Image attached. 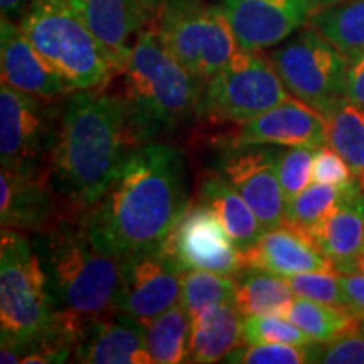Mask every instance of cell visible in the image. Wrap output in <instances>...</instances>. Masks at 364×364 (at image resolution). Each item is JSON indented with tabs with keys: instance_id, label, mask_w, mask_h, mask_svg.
Masks as SVG:
<instances>
[{
	"instance_id": "cell-1",
	"label": "cell",
	"mask_w": 364,
	"mask_h": 364,
	"mask_svg": "<svg viewBox=\"0 0 364 364\" xmlns=\"http://www.w3.org/2000/svg\"><path fill=\"white\" fill-rule=\"evenodd\" d=\"M189 204L182 150L149 142L132 150L83 215L105 247L125 260L162 248Z\"/></svg>"
},
{
	"instance_id": "cell-2",
	"label": "cell",
	"mask_w": 364,
	"mask_h": 364,
	"mask_svg": "<svg viewBox=\"0 0 364 364\" xmlns=\"http://www.w3.org/2000/svg\"><path fill=\"white\" fill-rule=\"evenodd\" d=\"M140 145L120 95L75 91L61 105L49 157L59 198L73 209L93 206L129 154Z\"/></svg>"
},
{
	"instance_id": "cell-3",
	"label": "cell",
	"mask_w": 364,
	"mask_h": 364,
	"mask_svg": "<svg viewBox=\"0 0 364 364\" xmlns=\"http://www.w3.org/2000/svg\"><path fill=\"white\" fill-rule=\"evenodd\" d=\"M54 311L76 334L118 311L124 260L95 235L83 209L68 208L51 226L33 235Z\"/></svg>"
},
{
	"instance_id": "cell-4",
	"label": "cell",
	"mask_w": 364,
	"mask_h": 364,
	"mask_svg": "<svg viewBox=\"0 0 364 364\" xmlns=\"http://www.w3.org/2000/svg\"><path fill=\"white\" fill-rule=\"evenodd\" d=\"M118 73L122 75L120 97L142 145L198 118L206 81L186 70L156 31L142 29L136 34Z\"/></svg>"
},
{
	"instance_id": "cell-5",
	"label": "cell",
	"mask_w": 364,
	"mask_h": 364,
	"mask_svg": "<svg viewBox=\"0 0 364 364\" xmlns=\"http://www.w3.org/2000/svg\"><path fill=\"white\" fill-rule=\"evenodd\" d=\"M19 27L71 90L105 88L117 75L110 54L66 0H33Z\"/></svg>"
},
{
	"instance_id": "cell-6",
	"label": "cell",
	"mask_w": 364,
	"mask_h": 364,
	"mask_svg": "<svg viewBox=\"0 0 364 364\" xmlns=\"http://www.w3.org/2000/svg\"><path fill=\"white\" fill-rule=\"evenodd\" d=\"M0 341L21 344L26 354L65 327L54 311L33 240L12 228H2L0 238Z\"/></svg>"
},
{
	"instance_id": "cell-7",
	"label": "cell",
	"mask_w": 364,
	"mask_h": 364,
	"mask_svg": "<svg viewBox=\"0 0 364 364\" xmlns=\"http://www.w3.org/2000/svg\"><path fill=\"white\" fill-rule=\"evenodd\" d=\"M154 31L172 56L203 81L223 70L240 49L223 9L204 0H166L157 9Z\"/></svg>"
},
{
	"instance_id": "cell-8",
	"label": "cell",
	"mask_w": 364,
	"mask_h": 364,
	"mask_svg": "<svg viewBox=\"0 0 364 364\" xmlns=\"http://www.w3.org/2000/svg\"><path fill=\"white\" fill-rule=\"evenodd\" d=\"M292 98L270 58L238 53L204 85L198 118L211 124H247Z\"/></svg>"
},
{
	"instance_id": "cell-9",
	"label": "cell",
	"mask_w": 364,
	"mask_h": 364,
	"mask_svg": "<svg viewBox=\"0 0 364 364\" xmlns=\"http://www.w3.org/2000/svg\"><path fill=\"white\" fill-rule=\"evenodd\" d=\"M268 58L292 97L321 115L346 97L349 58L314 27L299 29Z\"/></svg>"
},
{
	"instance_id": "cell-10",
	"label": "cell",
	"mask_w": 364,
	"mask_h": 364,
	"mask_svg": "<svg viewBox=\"0 0 364 364\" xmlns=\"http://www.w3.org/2000/svg\"><path fill=\"white\" fill-rule=\"evenodd\" d=\"M56 100L39 98L2 83L0 88V162L16 169L49 164L61 113Z\"/></svg>"
},
{
	"instance_id": "cell-11",
	"label": "cell",
	"mask_w": 364,
	"mask_h": 364,
	"mask_svg": "<svg viewBox=\"0 0 364 364\" xmlns=\"http://www.w3.org/2000/svg\"><path fill=\"white\" fill-rule=\"evenodd\" d=\"M279 152L275 145L225 147L216 166L218 174L250 204L267 231L285 223Z\"/></svg>"
},
{
	"instance_id": "cell-12",
	"label": "cell",
	"mask_w": 364,
	"mask_h": 364,
	"mask_svg": "<svg viewBox=\"0 0 364 364\" xmlns=\"http://www.w3.org/2000/svg\"><path fill=\"white\" fill-rule=\"evenodd\" d=\"M182 273L166 245L125 258L118 311L142 324L169 311L182 302Z\"/></svg>"
},
{
	"instance_id": "cell-13",
	"label": "cell",
	"mask_w": 364,
	"mask_h": 364,
	"mask_svg": "<svg viewBox=\"0 0 364 364\" xmlns=\"http://www.w3.org/2000/svg\"><path fill=\"white\" fill-rule=\"evenodd\" d=\"M174 260L182 270H208L236 277L247 268L243 253L211 208L199 201L193 204L177 223L166 241Z\"/></svg>"
},
{
	"instance_id": "cell-14",
	"label": "cell",
	"mask_w": 364,
	"mask_h": 364,
	"mask_svg": "<svg viewBox=\"0 0 364 364\" xmlns=\"http://www.w3.org/2000/svg\"><path fill=\"white\" fill-rule=\"evenodd\" d=\"M54 188L49 164L0 171V221L2 228L38 233L66 209Z\"/></svg>"
},
{
	"instance_id": "cell-15",
	"label": "cell",
	"mask_w": 364,
	"mask_h": 364,
	"mask_svg": "<svg viewBox=\"0 0 364 364\" xmlns=\"http://www.w3.org/2000/svg\"><path fill=\"white\" fill-rule=\"evenodd\" d=\"M240 49L263 51L307 26L316 0H221Z\"/></svg>"
},
{
	"instance_id": "cell-16",
	"label": "cell",
	"mask_w": 364,
	"mask_h": 364,
	"mask_svg": "<svg viewBox=\"0 0 364 364\" xmlns=\"http://www.w3.org/2000/svg\"><path fill=\"white\" fill-rule=\"evenodd\" d=\"M243 145L318 149L329 145L326 118L292 97L247 124H241L240 130L225 142V147Z\"/></svg>"
},
{
	"instance_id": "cell-17",
	"label": "cell",
	"mask_w": 364,
	"mask_h": 364,
	"mask_svg": "<svg viewBox=\"0 0 364 364\" xmlns=\"http://www.w3.org/2000/svg\"><path fill=\"white\" fill-rule=\"evenodd\" d=\"M73 359L85 364H154L144 324L120 311L85 326Z\"/></svg>"
},
{
	"instance_id": "cell-18",
	"label": "cell",
	"mask_w": 364,
	"mask_h": 364,
	"mask_svg": "<svg viewBox=\"0 0 364 364\" xmlns=\"http://www.w3.org/2000/svg\"><path fill=\"white\" fill-rule=\"evenodd\" d=\"M0 68L2 83L34 97L56 100L73 91L6 16L0 21Z\"/></svg>"
},
{
	"instance_id": "cell-19",
	"label": "cell",
	"mask_w": 364,
	"mask_h": 364,
	"mask_svg": "<svg viewBox=\"0 0 364 364\" xmlns=\"http://www.w3.org/2000/svg\"><path fill=\"white\" fill-rule=\"evenodd\" d=\"M245 265L289 279L309 272L336 270L329 257L318 250L311 236L287 225L273 228L243 253Z\"/></svg>"
},
{
	"instance_id": "cell-20",
	"label": "cell",
	"mask_w": 364,
	"mask_h": 364,
	"mask_svg": "<svg viewBox=\"0 0 364 364\" xmlns=\"http://www.w3.org/2000/svg\"><path fill=\"white\" fill-rule=\"evenodd\" d=\"M113 59L117 73L124 65L136 34L147 24L150 11L139 0H66Z\"/></svg>"
},
{
	"instance_id": "cell-21",
	"label": "cell",
	"mask_w": 364,
	"mask_h": 364,
	"mask_svg": "<svg viewBox=\"0 0 364 364\" xmlns=\"http://www.w3.org/2000/svg\"><path fill=\"white\" fill-rule=\"evenodd\" d=\"M311 238L331 258L336 272L351 273L353 263L363 255L364 188L361 182L344 191L343 201L312 231Z\"/></svg>"
},
{
	"instance_id": "cell-22",
	"label": "cell",
	"mask_w": 364,
	"mask_h": 364,
	"mask_svg": "<svg viewBox=\"0 0 364 364\" xmlns=\"http://www.w3.org/2000/svg\"><path fill=\"white\" fill-rule=\"evenodd\" d=\"M235 302L204 309L193 317L186 363H218L245 343L243 318Z\"/></svg>"
},
{
	"instance_id": "cell-23",
	"label": "cell",
	"mask_w": 364,
	"mask_h": 364,
	"mask_svg": "<svg viewBox=\"0 0 364 364\" xmlns=\"http://www.w3.org/2000/svg\"><path fill=\"white\" fill-rule=\"evenodd\" d=\"M199 201L216 213L241 253L252 248L267 231L250 204L220 174L208 176L201 182Z\"/></svg>"
},
{
	"instance_id": "cell-24",
	"label": "cell",
	"mask_w": 364,
	"mask_h": 364,
	"mask_svg": "<svg viewBox=\"0 0 364 364\" xmlns=\"http://www.w3.org/2000/svg\"><path fill=\"white\" fill-rule=\"evenodd\" d=\"M327 124V142L348 162L356 179L364 182V108L341 98L322 113Z\"/></svg>"
},
{
	"instance_id": "cell-25",
	"label": "cell",
	"mask_w": 364,
	"mask_h": 364,
	"mask_svg": "<svg viewBox=\"0 0 364 364\" xmlns=\"http://www.w3.org/2000/svg\"><path fill=\"white\" fill-rule=\"evenodd\" d=\"M236 279L235 306L241 316H265L275 314L282 316L295 294L282 277L258 270V268H243Z\"/></svg>"
},
{
	"instance_id": "cell-26",
	"label": "cell",
	"mask_w": 364,
	"mask_h": 364,
	"mask_svg": "<svg viewBox=\"0 0 364 364\" xmlns=\"http://www.w3.org/2000/svg\"><path fill=\"white\" fill-rule=\"evenodd\" d=\"M145 341L152 363L179 364L188 361L193 317L179 302L152 321L145 322Z\"/></svg>"
},
{
	"instance_id": "cell-27",
	"label": "cell",
	"mask_w": 364,
	"mask_h": 364,
	"mask_svg": "<svg viewBox=\"0 0 364 364\" xmlns=\"http://www.w3.org/2000/svg\"><path fill=\"white\" fill-rule=\"evenodd\" d=\"M307 26L318 31L349 59L364 53V0H346L317 9Z\"/></svg>"
},
{
	"instance_id": "cell-28",
	"label": "cell",
	"mask_w": 364,
	"mask_h": 364,
	"mask_svg": "<svg viewBox=\"0 0 364 364\" xmlns=\"http://www.w3.org/2000/svg\"><path fill=\"white\" fill-rule=\"evenodd\" d=\"M282 317L302 329L316 343L343 338L359 331V317L346 307L329 306L295 295Z\"/></svg>"
},
{
	"instance_id": "cell-29",
	"label": "cell",
	"mask_w": 364,
	"mask_h": 364,
	"mask_svg": "<svg viewBox=\"0 0 364 364\" xmlns=\"http://www.w3.org/2000/svg\"><path fill=\"white\" fill-rule=\"evenodd\" d=\"M344 191L336 186L314 182L292 201L285 203V223L311 236L312 231L339 206Z\"/></svg>"
},
{
	"instance_id": "cell-30",
	"label": "cell",
	"mask_w": 364,
	"mask_h": 364,
	"mask_svg": "<svg viewBox=\"0 0 364 364\" xmlns=\"http://www.w3.org/2000/svg\"><path fill=\"white\" fill-rule=\"evenodd\" d=\"M236 280L208 270H186L182 273V304L188 307L191 317L204 309L235 302Z\"/></svg>"
},
{
	"instance_id": "cell-31",
	"label": "cell",
	"mask_w": 364,
	"mask_h": 364,
	"mask_svg": "<svg viewBox=\"0 0 364 364\" xmlns=\"http://www.w3.org/2000/svg\"><path fill=\"white\" fill-rule=\"evenodd\" d=\"M243 336L248 344H295L311 346L316 343L312 338L292 324L289 318L265 314V316L243 317Z\"/></svg>"
},
{
	"instance_id": "cell-32",
	"label": "cell",
	"mask_w": 364,
	"mask_h": 364,
	"mask_svg": "<svg viewBox=\"0 0 364 364\" xmlns=\"http://www.w3.org/2000/svg\"><path fill=\"white\" fill-rule=\"evenodd\" d=\"M316 149L287 147L279 152V181L285 203L292 201L312 182Z\"/></svg>"
},
{
	"instance_id": "cell-33",
	"label": "cell",
	"mask_w": 364,
	"mask_h": 364,
	"mask_svg": "<svg viewBox=\"0 0 364 364\" xmlns=\"http://www.w3.org/2000/svg\"><path fill=\"white\" fill-rule=\"evenodd\" d=\"M231 364H302L309 363V346L243 343L225 358Z\"/></svg>"
},
{
	"instance_id": "cell-34",
	"label": "cell",
	"mask_w": 364,
	"mask_h": 364,
	"mask_svg": "<svg viewBox=\"0 0 364 364\" xmlns=\"http://www.w3.org/2000/svg\"><path fill=\"white\" fill-rule=\"evenodd\" d=\"M297 297L311 299L329 306L346 307V297L339 282V272H309L285 279ZM348 309V307H346Z\"/></svg>"
},
{
	"instance_id": "cell-35",
	"label": "cell",
	"mask_w": 364,
	"mask_h": 364,
	"mask_svg": "<svg viewBox=\"0 0 364 364\" xmlns=\"http://www.w3.org/2000/svg\"><path fill=\"white\" fill-rule=\"evenodd\" d=\"M309 363L364 364V334L358 331L327 343H312Z\"/></svg>"
},
{
	"instance_id": "cell-36",
	"label": "cell",
	"mask_w": 364,
	"mask_h": 364,
	"mask_svg": "<svg viewBox=\"0 0 364 364\" xmlns=\"http://www.w3.org/2000/svg\"><path fill=\"white\" fill-rule=\"evenodd\" d=\"M312 182L336 186L339 189H348L358 184L359 181L354 177L353 171L349 169L348 162L331 145L329 147L322 145V147L316 149V156H314Z\"/></svg>"
},
{
	"instance_id": "cell-37",
	"label": "cell",
	"mask_w": 364,
	"mask_h": 364,
	"mask_svg": "<svg viewBox=\"0 0 364 364\" xmlns=\"http://www.w3.org/2000/svg\"><path fill=\"white\" fill-rule=\"evenodd\" d=\"M339 282L346 297V307L354 316H364V275L363 273H339Z\"/></svg>"
},
{
	"instance_id": "cell-38",
	"label": "cell",
	"mask_w": 364,
	"mask_h": 364,
	"mask_svg": "<svg viewBox=\"0 0 364 364\" xmlns=\"http://www.w3.org/2000/svg\"><path fill=\"white\" fill-rule=\"evenodd\" d=\"M346 98L364 108V53L349 59L346 75Z\"/></svg>"
},
{
	"instance_id": "cell-39",
	"label": "cell",
	"mask_w": 364,
	"mask_h": 364,
	"mask_svg": "<svg viewBox=\"0 0 364 364\" xmlns=\"http://www.w3.org/2000/svg\"><path fill=\"white\" fill-rule=\"evenodd\" d=\"M33 0H0V9H2V16L16 17L22 16L27 7L31 6Z\"/></svg>"
},
{
	"instance_id": "cell-40",
	"label": "cell",
	"mask_w": 364,
	"mask_h": 364,
	"mask_svg": "<svg viewBox=\"0 0 364 364\" xmlns=\"http://www.w3.org/2000/svg\"><path fill=\"white\" fill-rule=\"evenodd\" d=\"M140 4H142V6L147 9V11H150V12H154V11H157L159 7L162 6L164 2H166V0H139Z\"/></svg>"
},
{
	"instance_id": "cell-41",
	"label": "cell",
	"mask_w": 364,
	"mask_h": 364,
	"mask_svg": "<svg viewBox=\"0 0 364 364\" xmlns=\"http://www.w3.org/2000/svg\"><path fill=\"white\" fill-rule=\"evenodd\" d=\"M338 2H346V0H316L317 9L326 7V6H332V4H338Z\"/></svg>"
},
{
	"instance_id": "cell-42",
	"label": "cell",
	"mask_w": 364,
	"mask_h": 364,
	"mask_svg": "<svg viewBox=\"0 0 364 364\" xmlns=\"http://www.w3.org/2000/svg\"><path fill=\"white\" fill-rule=\"evenodd\" d=\"M359 332L364 334V316L359 317Z\"/></svg>"
},
{
	"instance_id": "cell-43",
	"label": "cell",
	"mask_w": 364,
	"mask_h": 364,
	"mask_svg": "<svg viewBox=\"0 0 364 364\" xmlns=\"http://www.w3.org/2000/svg\"><path fill=\"white\" fill-rule=\"evenodd\" d=\"M363 253H364V241H363Z\"/></svg>"
},
{
	"instance_id": "cell-44",
	"label": "cell",
	"mask_w": 364,
	"mask_h": 364,
	"mask_svg": "<svg viewBox=\"0 0 364 364\" xmlns=\"http://www.w3.org/2000/svg\"><path fill=\"white\" fill-rule=\"evenodd\" d=\"M361 186H363V188H364V182H363V184H361Z\"/></svg>"
}]
</instances>
